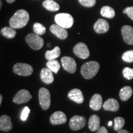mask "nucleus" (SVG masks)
Returning a JSON list of instances; mask_svg holds the SVG:
<instances>
[{
	"mask_svg": "<svg viewBox=\"0 0 133 133\" xmlns=\"http://www.w3.org/2000/svg\"><path fill=\"white\" fill-rule=\"evenodd\" d=\"M29 14L24 9L17 11L9 20L11 27L14 29H19L26 25L29 21Z\"/></svg>",
	"mask_w": 133,
	"mask_h": 133,
	"instance_id": "f257e3e1",
	"label": "nucleus"
},
{
	"mask_svg": "<svg viewBox=\"0 0 133 133\" xmlns=\"http://www.w3.org/2000/svg\"><path fill=\"white\" fill-rule=\"evenodd\" d=\"M100 69V65L96 61H89L84 63L81 68V74L85 79L92 78L96 75Z\"/></svg>",
	"mask_w": 133,
	"mask_h": 133,
	"instance_id": "f03ea898",
	"label": "nucleus"
},
{
	"mask_svg": "<svg viewBox=\"0 0 133 133\" xmlns=\"http://www.w3.org/2000/svg\"><path fill=\"white\" fill-rule=\"evenodd\" d=\"M55 22L57 25L64 29H70L73 26L74 20L70 14L67 13H60L55 16Z\"/></svg>",
	"mask_w": 133,
	"mask_h": 133,
	"instance_id": "7ed1b4c3",
	"label": "nucleus"
},
{
	"mask_svg": "<svg viewBox=\"0 0 133 133\" xmlns=\"http://www.w3.org/2000/svg\"><path fill=\"white\" fill-rule=\"evenodd\" d=\"M26 43L31 49L39 50L42 48L44 44V40L36 33H29L25 38Z\"/></svg>",
	"mask_w": 133,
	"mask_h": 133,
	"instance_id": "20e7f679",
	"label": "nucleus"
},
{
	"mask_svg": "<svg viewBox=\"0 0 133 133\" xmlns=\"http://www.w3.org/2000/svg\"><path fill=\"white\" fill-rule=\"evenodd\" d=\"M38 99L43 110H46L49 109L51 105V94L48 89L45 88H40L38 93Z\"/></svg>",
	"mask_w": 133,
	"mask_h": 133,
	"instance_id": "39448f33",
	"label": "nucleus"
},
{
	"mask_svg": "<svg viewBox=\"0 0 133 133\" xmlns=\"http://www.w3.org/2000/svg\"><path fill=\"white\" fill-rule=\"evenodd\" d=\"M13 71L20 76H28L33 72V69L30 65L25 63H17L13 66Z\"/></svg>",
	"mask_w": 133,
	"mask_h": 133,
	"instance_id": "423d86ee",
	"label": "nucleus"
},
{
	"mask_svg": "<svg viewBox=\"0 0 133 133\" xmlns=\"http://www.w3.org/2000/svg\"><path fill=\"white\" fill-rule=\"evenodd\" d=\"M31 97L32 96L29 91L26 89H21L15 95L13 98V102L17 104H24L29 102Z\"/></svg>",
	"mask_w": 133,
	"mask_h": 133,
	"instance_id": "0eeeda50",
	"label": "nucleus"
},
{
	"mask_svg": "<svg viewBox=\"0 0 133 133\" xmlns=\"http://www.w3.org/2000/svg\"><path fill=\"white\" fill-rule=\"evenodd\" d=\"M86 118L83 116L75 115L70 119L69 126L71 129L77 131L84 127L86 124Z\"/></svg>",
	"mask_w": 133,
	"mask_h": 133,
	"instance_id": "6e6552de",
	"label": "nucleus"
},
{
	"mask_svg": "<svg viewBox=\"0 0 133 133\" xmlns=\"http://www.w3.org/2000/svg\"><path fill=\"white\" fill-rule=\"evenodd\" d=\"M74 52L77 57L82 59H86L89 57V51L84 43H79L74 48Z\"/></svg>",
	"mask_w": 133,
	"mask_h": 133,
	"instance_id": "1a4fd4ad",
	"label": "nucleus"
},
{
	"mask_svg": "<svg viewBox=\"0 0 133 133\" xmlns=\"http://www.w3.org/2000/svg\"><path fill=\"white\" fill-rule=\"evenodd\" d=\"M62 66L65 70L70 73L74 74L76 70V63L72 57L65 56L61 59Z\"/></svg>",
	"mask_w": 133,
	"mask_h": 133,
	"instance_id": "9d476101",
	"label": "nucleus"
},
{
	"mask_svg": "<svg viewBox=\"0 0 133 133\" xmlns=\"http://www.w3.org/2000/svg\"><path fill=\"white\" fill-rule=\"evenodd\" d=\"M49 120L50 123L53 125H59L66 123V116L64 112L57 111L51 115Z\"/></svg>",
	"mask_w": 133,
	"mask_h": 133,
	"instance_id": "9b49d317",
	"label": "nucleus"
},
{
	"mask_svg": "<svg viewBox=\"0 0 133 133\" xmlns=\"http://www.w3.org/2000/svg\"><path fill=\"white\" fill-rule=\"evenodd\" d=\"M123 38L128 44H133V28L129 25H124L121 28Z\"/></svg>",
	"mask_w": 133,
	"mask_h": 133,
	"instance_id": "f8f14e48",
	"label": "nucleus"
},
{
	"mask_svg": "<svg viewBox=\"0 0 133 133\" xmlns=\"http://www.w3.org/2000/svg\"><path fill=\"white\" fill-rule=\"evenodd\" d=\"M50 31L61 39H65L68 36V32L66 29L57 24H52L50 26Z\"/></svg>",
	"mask_w": 133,
	"mask_h": 133,
	"instance_id": "ddd939ff",
	"label": "nucleus"
},
{
	"mask_svg": "<svg viewBox=\"0 0 133 133\" xmlns=\"http://www.w3.org/2000/svg\"><path fill=\"white\" fill-rule=\"evenodd\" d=\"M13 127L11 117L6 115H3L0 117V131L9 132Z\"/></svg>",
	"mask_w": 133,
	"mask_h": 133,
	"instance_id": "4468645a",
	"label": "nucleus"
},
{
	"mask_svg": "<svg viewBox=\"0 0 133 133\" xmlns=\"http://www.w3.org/2000/svg\"><path fill=\"white\" fill-rule=\"evenodd\" d=\"M68 97L77 104H80L84 102V96L82 91L79 89H73L70 91L68 94Z\"/></svg>",
	"mask_w": 133,
	"mask_h": 133,
	"instance_id": "2eb2a0df",
	"label": "nucleus"
},
{
	"mask_svg": "<svg viewBox=\"0 0 133 133\" xmlns=\"http://www.w3.org/2000/svg\"><path fill=\"white\" fill-rule=\"evenodd\" d=\"M94 30L96 33L102 34L107 32L109 30V24L105 20L100 19L94 25Z\"/></svg>",
	"mask_w": 133,
	"mask_h": 133,
	"instance_id": "dca6fc26",
	"label": "nucleus"
},
{
	"mask_svg": "<svg viewBox=\"0 0 133 133\" xmlns=\"http://www.w3.org/2000/svg\"><path fill=\"white\" fill-rule=\"evenodd\" d=\"M91 109L98 111L102 107V97L99 94H95L91 98L89 102Z\"/></svg>",
	"mask_w": 133,
	"mask_h": 133,
	"instance_id": "f3484780",
	"label": "nucleus"
},
{
	"mask_svg": "<svg viewBox=\"0 0 133 133\" xmlns=\"http://www.w3.org/2000/svg\"><path fill=\"white\" fill-rule=\"evenodd\" d=\"M40 78L43 83L46 84H49L54 81V76L52 75V71L49 69L44 68L41 70L40 73Z\"/></svg>",
	"mask_w": 133,
	"mask_h": 133,
	"instance_id": "a211bd4d",
	"label": "nucleus"
},
{
	"mask_svg": "<svg viewBox=\"0 0 133 133\" xmlns=\"http://www.w3.org/2000/svg\"><path fill=\"white\" fill-rule=\"evenodd\" d=\"M118 102L116 99L110 98L103 104V108L105 110L112 111V112H116L119 109Z\"/></svg>",
	"mask_w": 133,
	"mask_h": 133,
	"instance_id": "6ab92c4d",
	"label": "nucleus"
},
{
	"mask_svg": "<svg viewBox=\"0 0 133 133\" xmlns=\"http://www.w3.org/2000/svg\"><path fill=\"white\" fill-rule=\"evenodd\" d=\"M101 120L99 117L96 115H92L89 118L88 121V127L91 131H96L100 128Z\"/></svg>",
	"mask_w": 133,
	"mask_h": 133,
	"instance_id": "aec40b11",
	"label": "nucleus"
},
{
	"mask_svg": "<svg viewBox=\"0 0 133 133\" xmlns=\"http://www.w3.org/2000/svg\"><path fill=\"white\" fill-rule=\"evenodd\" d=\"M132 95V89L131 87L128 86H124L121 88L119 93V98L121 101H128Z\"/></svg>",
	"mask_w": 133,
	"mask_h": 133,
	"instance_id": "412c9836",
	"label": "nucleus"
},
{
	"mask_svg": "<svg viewBox=\"0 0 133 133\" xmlns=\"http://www.w3.org/2000/svg\"><path fill=\"white\" fill-rule=\"evenodd\" d=\"M43 7L49 11H57L60 9V6L58 3L55 2L53 0H45L43 3Z\"/></svg>",
	"mask_w": 133,
	"mask_h": 133,
	"instance_id": "4be33fe9",
	"label": "nucleus"
},
{
	"mask_svg": "<svg viewBox=\"0 0 133 133\" xmlns=\"http://www.w3.org/2000/svg\"><path fill=\"white\" fill-rule=\"evenodd\" d=\"M61 49L59 46H56L54 49L51 51H47L45 53V57L48 61L49 60L56 59V58L59 57L61 55Z\"/></svg>",
	"mask_w": 133,
	"mask_h": 133,
	"instance_id": "5701e85b",
	"label": "nucleus"
},
{
	"mask_svg": "<svg viewBox=\"0 0 133 133\" xmlns=\"http://www.w3.org/2000/svg\"><path fill=\"white\" fill-rule=\"evenodd\" d=\"M101 14L104 17L108 19H112L115 16V10L110 6H104L101 10Z\"/></svg>",
	"mask_w": 133,
	"mask_h": 133,
	"instance_id": "b1692460",
	"label": "nucleus"
},
{
	"mask_svg": "<svg viewBox=\"0 0 133 133\" xmlns=\"http://www.w3.org/2000/svg\"><path fill=\"white\" fill-rule=\"evenodd\" d=\"M1 33L4 37L8 38V39H11L16 36L17 33L13 28L9 27V26H5L1 30Z\"/></svg>",
	"mask_w": 133,
	"mask_h": 133,
	"instance_id": "393cba45",
	"label": "nucleus"
},
{
	"mask_svg": "<svg viewBox=\"0 0 133 133\" xmlns=\"http://www.w3.org/2000/svg\"><path fill=\"white\" fill-rule=\"evenodd\" d=\"M46 66H48V69L51 70L52 72L55 73V74H57L60 68H61L59 62L56 59L48 61V62L46 63Z\"/></svg>",
	"mask_w": 133,
	"mask_h": 133,
	"instance_id": "a878e982",
	"label": "nucleus"
},
{
	"mask_svg": "<svg viewBox=\"0 0 133 133\" xmlns=\"http://www.w3.org/2000/svg\"><path fill=\"white\" fill-rule=\"evenodd\" d=\"M124 123H125V120L123 118L119 116L116 117L114 119V129L116 131L121 130L123 128Z\"/></svg>",
	"mask_w": 133,
	"mask_h": 133,
	"instance_id": "bb28decb",
	"label": "nucleus"
},
{
	"mask_svg": "<svg viewBox=\"0 0 133 133\" xmlns=\"http://www.w3.org/2000/svg\"><path fill=\"white\" fill-rule=\"evenodd\" d=\"M33 31L35 33L38 35H42L46 33V29L45 26L40 23H35L33 25Z\"/></svg>",
	"mask_w": 133,
	"mask_h": 133,
	"instance_id": "cd10ccee",
	"label": "nucleus"
},
{
	"mask_svg": "<svg viewBox=\"0 0 133 133\" xmlns=\"http://www.w3.org/2000/svg\"><path fill=\"white\" fill-rule=\"evenodd\" d=\"M122 59L126 62L131 63L133 62V51L130 50V51H126L125 52L123 53L122 56Z\"/></svg>",
	"mask_w": 133,
	"mask_h": 133,
	"instance_id": "c85d7f7f",
	"label": "nucleus"
},
{
	"mask_svg": "<svg viewBox=\"0 0 133 133\" xmlns=\"http://www.w3.org/2000/svg\"><path fill=\"white\" fill-rule=\"evenodd\" d=\"M123 75L127 79H133V69L129 67H125L123 70Z\"/></svg>",
	"mask_w": 133,
	"mask_h": 133,
	"instance_id": "c756f323",
	"label": "nucleus"
},
{
	"mask_svg": "<svg viewBox=\"0 0 133 133\" xmlns=\"http://www.w3.org/2000/svg\"><path fill=\"white\" fill-rule=\"evenodd\" d=\"M79 2L84 7L91 8L96 4V0H78Z\"/></svg>",
	"mask_w": 133,
	"mask_h": 133,
	"instance_id": "7c9ffc66",
	"label": "nucleus"
},
{
	"mask_svg": "<svg viewBox=\"0 0 133 133\" xmlns=\"http://www.w3.org/2000/svg\"><path fill=\"white\" fill-rule=\"evenodd\" d=\"M30 112V110L28 107H25L24 109H23L22 112L21 118L22 121H25L27 119L29 115Z\"/></svg>",
	"mask_w": 133,
	"mask_h": 133,
	"instance_id": "2f4dec72",
	"label": "nucleus"
},
{
	"mask_svg": "<svg viewBox=\"0 0 133 133\" xmlns=\"http://www.w3.org/2000/svg\"><path fill=\"white\" fill-rule=\"evenodd\" d=\"M124 14H126L131 20L133 21V6L127 7L123 10Z\"/></svg>",
	"mask_w": 133,
	"mask_h": 133,
	"instance_id": "473e14b6",
	"label": "nucleus"
},
{
	"mask_svg": "<svg viewBox=\"0 0 133 133\" xmlns=\"http://www.w3.org/2000/svg\"><path fill=\"white\" fill-rule=\"evenodd\" d=\"M96 133H109L108 132L107 129L105 128V127L104 126H102V127H100V128L97 131Z\"/></svg>",
	"mask_w": 133,
	"mask_h": 133,
	"instance_id": "72a5a7b5",
	"label": "nucleus"
},
{
	"mask_svg": "<svg viewBox=\"0 0 133 133\" xmlns=\"http://www.w3.org/2000/svg\"><path fill=\"white\" fill-rule=\"evenodd\" d=\"M117 133H129V132L126 130H124V129H121V130L118 131Z\"/></svg>",
	"mask_w": 133,
	"mask_h": 133,
	"instance_id": "f704fd0d",
	"label": "nucleus"
},
{
	"mask_svg": "<svg viewBox=\"0 0 133 133\" xmlns=\"http://www.w3.org/2000/svg\"><path fill=\"white\" fill-rule=\"evenodd\" d=\"M2 101H3V96L0 94V106H1V103H2Z\"/></svg>",
	"mask_w": 133,
	"mask_h": 133,
	"instance_id": "c9c22d12",
	"label": "nucleus"
},
{
	"mask_svg": "<svg viewBox=\"0 0 133 133\" xmlns=\"http://www.w3.org/2000/svg\"><path fill=\"white\" fill-rule=\"evenodd\" d=\"M15 1H16V0H6V1H7L8 3H14Z\"/></svg>",
	"mask_w": 133,
	"mask_h": 133,
	"instance_id": "e433bc0d",
	"label": "nucleus"
},
{
	"mask_svg": "<svg viewBox=\"0 0 133 133\" xmlns=\"http://www.w3.org/2000/svg\"><path fill=\"white\" fill-rule=\"evenodd\" d=\"M112 123H113V122L112 121H110L109 122V123H108V125H109V126H111L112 125Z\"/></svg>",
	"mask_w": 133,
	"mask_h": 133,
	"instance_id": "4c0bfd02",
	"label": "nucleus"
},
{
	"mask_svg": "<svg viewBox=\"0 0 133 133\" xmlns=\"http://www.w3.org/2000/svg\"><path fill=\"white\" fill-rule=\"evenodd\" d=\"M2 1H1V0H0V9H1V7H2Z\"/></svg>",
	"mask_w": 133,
	"mask_h": 133,
	"instance_id": "58836bf2",
	"label": "nucleus"
},
{
	"mask_svg": "<svg viewBox=\"0 0 133 133\" xmlns=\"http://www.w3.org/2000/svg\"><path fill=\"white\" fill-rule=\"evenodd\" d=\"M48 47H50V46H51V43H48Z\"/></svg>",
	"mask_w": 133,
	"mask_h": 133,
	"instance_id": "ea45409f",
	"label": "nucleus"
},
{
	"mask_svg": "<svg viewBox=\"0 0 133 133\" xmlns=\"http://www.w3.org/2000/svg\"><path fill=\"white\" fill-rule=\"evenodd\" d=\"M84 133H86V132H84Z\"/></svg>",
	"mask_w": 133,
	"mask_h": 133,
	"instance_id": "a19ab883",
	"label": "nucleus"
}]
</instances>
